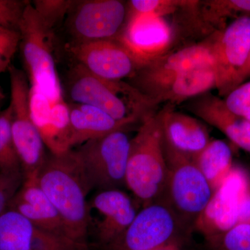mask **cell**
Listing matches in <instances>:
<instances>
[{"label":"cell","instance_id":"6da1fadb","mask_svg":"<svg viewBox=\"0 0 250 250\" xmlns=\"http://www.w3.org/2000/svg\"><path fill=\"white\" fill-rule=\"evenodd\" d=\"M36 179L72 239L90 246L87 196L91 191L74 149L60 154L47 153Z\"/></svg>","mask_w":250,"mask_h":250},{"label":"cell","instance_id":"7a4b0ae2","mask_svg":"<svg viewBox=\"0 0 250 250\" xmlns=\"http://www.w3.org/2000/svg\"><path fill=\"white\" fill-rule=\"evenodd\" d=\"M65 81L68 103L95 106L132 125L154 114L156 104L134 85L95 76L77 62L69 69Z\"/></svg>","mask_w":250,"mask_h":250},{"label":"cell","instance_id":"3957f363","mask_svg":"<svg viewBox=\"0 0 250 250\" xmlns=\"http://www.w3.org/2000/svg\"><path fill=\"white\" fill-rule=\"evenodd\" d=\"M167 175L164 136L154 113L140 123L130 141L126 188L143 207L164 196Z\"/></svg>","mask_w":250,"mask_h":250},{"label":"cell","instance_id":"277c9868","mask_svg":"<svg viewBox=\"0 0 250 250\" xmlns=\"http://www.w3.org/2000/svg\"><path fill=\"white\" fill-rule=\"evenodd\" d=\"M19 48L31 86L42 92L52 104L64 100L55 60V30L34 7L26 6L20 23Z\"/></svg>","mask_w":250,"mask_h":250},{"label":"cell","instance_id":"5b68a950","mask_svg":"<svg viewBox=\"0 0 250 250\" xmlns=\"http://www.w3.org/2000/svg\"><path fill=\"white\" fill-rule=\"evenodd\" d=\"M167 166L164 199L188 231L213 197V190L192 159L164 143Z\"/></svg>","mask_w":250,"mask_h":250},{"label":"cell","instance_id":"8992f818","mask_svg":"<svg viewBox=\"0 0 250 250\" xmlns=\"http://www.w3.org/2000/svg\"><path fill=\"white\" fill-rule=\"evenodd\" d=\"M126 129L90 140L74 149L90 191L123 190L130 141Z\"/></svg>","mask_w":250,"mask_h":250},{"label":"cell","instance_id":"52a82bcc","mask_svg":"<svg viewBox=\"0 0 250 250\" xmlns=\"http://www.w3.org/2000/svg\"><path fill=\"white\" fill-rule=\"evenodd\" d=\"M249 223L250 174L243 167L233 166L197 218L194 229L208 241L236 225Z\"/></svg>","mask_w":250,"mask_h":250},{"label":"cell","instance_id":"ba28073f","mask_svg":"<svg viewBox=\"0 0 250 250\" xmlns=\"http://www.w3.org/2000/svg\"><path fill=\"white\" fill-rule=\"evenodd\" d=\"M189 232L162 197L143 206L121 236L95 250H156L177 240H184Z\"/></svg>","mask_w":250,"mask_h":250},{"label":"cell","instance_id":"9c48e42d","mask_svg":"<svg viewBox=\"0 0 250 250\" xmlns=\"http://www.w3.org/2000/svg\"><path fill=\"white\" fill-rule=\"evenodd\" d=\"M9 73L11 133L24 177L37 175L47 156L46 147L31 118L29 106V78L27 74L11 64Z\"/></svg>","mask_w":250,"mask_h":250},{"label":"cell","instance_id":"30bf717a","mask_svg":"<svg viewBox=\"0 0 250 250\" xmlns=\"http://www.w3.org/2000/svg\"><path fill=\"white\" fill-rule=\"evenodd\" d=\"M219 96L226 97L250 75V18L234 20L210 41Z\"/></svg>","mask_w":250,"mask_h":250},{"label":"cell","instance_id":"8fae6325","mask_svg":"<svg viewBox=\"0 0 250 250\" xmlns=\"http://www.w3.org/2000/svg\"><path fill=\"white\" fill-rule=\"evenodd\" d=\"M127 3L119 0L72 1L65 26L72 43L117 39L127 19Z\"/></svg>","mask_w":250,"mask_h":250},{"label":"cell","instance_id":"7c38bea8","mask_svg":"<svg viewBox=\"0 0 250 250\" xmlns=\"http://www.w3.org/2000/svg\"><path fill=\"white\" fill-rule=\"evenodd\" d=\"M139 206L123 190L95 192L88 200V236L92 248L101 249L121 236L134 220Z\"/></svg>","mask_w":250,"mask_h":250},{"label":"cell","instance_id":"4fadbf2b","mask_svg":"<svg viewBox=\"0 0 250 250\" xmlns=\"http://www.w3.org/2000/svg\"><path fill=\"white\" fill-rule=\"evenodd\" d=\"M66 47L75 62L105 80L131 79L141 68L134 56L117 39L70 42Z\"/></svg>","mask_w":250,"mask_h":250},{"label":"cell","instance_id":"5bb4252c","mask_svg":"<svg viewBox=\"0 0 250 250\" xmlns=\"http://www.w3.org/2000/svg\"><path fill=\"white\" fill-rule=\"evenodd\" d=\"M142 67L167 54L173 31L165 18L153 14L128 16L117 38Z\"/></svg>","mask_w":250,"mask_h":250},{"label":"cell","instance_id":"9a60e30c","mask_svg":"<svg viewBox=\"0 0 250 250\" xmlns=\"http://www.w3.org/2000/svg\"><path fill=\"white\" fill-rule=\"evenodd\" d=\"M216 83L214 66H207L134 86L156 104L166 102L173 105L208 93L211 88L216 87Z\"/></svg>","mask_w":250,"mask_h":250},{"label":"cell","instance_id":"2e32d148","mask_svg":"<svg viewBox=\"0 0 250 250\" xmlns=\"http://www.w3.org/2000/svg\"><path fill=\"white\" fill-rule=\"evenodd\" d=\"M157 115L164 143L176 152L193 159L211 141L207 128L193 117L170 107Z\"/></svg>","mask_w":250,"mask_h":250},{"label":"cell","instance_id":"e0dca14e","mask_svg":"<svg viewBox=\"0 0 250 250\" xmlns=\"http://www.w3.org/2000/svg\"><path fill=\"white\" fill-rule=\"evenodd\" d=\"M36 176L24 177L9 208L21 213L39 228L72 239L57 209L38 184Z\"/></svg>","mask_w":250,"mask_h":250},{"label":"cell","instance_id":"ac0fdd59","mask_svg":"<svg viewBox=\"0 0 250 250\" xmlns=\"http://www.w3.org/2000/svg\"><path fill=\"white\" fill-rule=\"evenodd\" d=\"M190 109L223 133L237 147L250 154V121L230 111L224 99L208 92L192 102Z\"/></svg>","mask_w":250,"mask_h":250},{"label":"cell","instance_id":"d6986e66","mask_svg":"<svg viewBox=\"0 0 250 250\" xmlns=\"http://www.w3.org/2000/svg\"><path fill=\"white\" fill-rule=\"evenodd\" d=\"M207 66H214L210 41L167 53L141 67L131 79H134L133 85H136Z\"/></svg>","mask_w":250,"mask_h":250},{"label":"cell","instance_id":"ffe728a7","mask_svg":"<svg viewBox=\"0 0 250 250\" xmlns=\"http://www.w3.org/2000/svg\"><path fill=\"white\" fill-rule=\"evenodd\" d=\"M67 103L70 111L71 149L117 130L127 129L132 125L118 121L95 106L83 104Z\"/></svg>","mask_w":250,"mask_h":250},{"label":"cell","instance_id":"44dd1931","mask_svg":"<svg viewBox=\"0 0 250 250\" xmlns=\"http://www.w3.org/2000/svg\"><path fill=\"white\" fill-rule=\"evenodd\" d=\"M192 160L214 192L234 166L231 148L222 140H211L208 146Z\"/></svg>","mask_w":250,"mask_h":250},{"label":"cell","instance_id":"7402d4cb","mask_svg":"<svg viewBox=\"0 0 250 250\" xmlns=\"http://www.w3.org/2000/svg\"><path fill=\"white\" fill-rule=\"evenodd\" d=\"M35 227L16 210H6L0 215V250H31Z\"/></svg>","mask_w":250,"mask_h":250},{"label":"cell","instance_id":"603a6c76","mask_svg":"<svg viewBox=\"0 0 250 250\" xmlns=\"http://www.w3.org/2000/svg\"><path fill=\"white\" fill-rule=\"evenodd\" d=\"M197 14L206 25L221 31L228 19L250 18V0H209L199 1Z\"/></svg>","mask_w":250,"mask_h":250},{"label":"cell","instance_id":"cb8c5ba5","mask_svg":"<svg viewBox=\"0 0 250 250\" xmlns=\"http://www.w3.org/2000/svg\"><path fill=\"white\" fill-rule=\"evenodd\" d=\"M22 172L11 133V108L0 110V172Z\"/></svg>","mask_w":250,"mask_h":250},{"label":"cell","instance_id":"d4e9b609","mask_svg":"<svg viewBox=\"0 0 250 250\" xmlns=\"http://www.w3.org/2000/svg\"><path fill=\"white\" fill-rule=\"evenodd\" d=\"M195 1L177 0H131L127 3L128 16L153 14L164 17L174 14L179 9H186Z\"/></svg>","mask_w":250,"mask_h":250},{"label":"cell","instance_id":"484cf974","mask_svg":"<svg viewBox=\"0 0 250 250\" xmlns=\"http://www.w3.org/2000/svg\"><path fill=\"white\" fill-rule=\"evenodd\" d=\"M207 242L211 250H250V223L236 225Z\"/></svg>","mask_w":250,"mask_h":250},{"label":"cell","instance_id":"4316f807","mask_svg":"<svg viewBox=\"0 0 250 250\" xmlns=\"http://www.w3.org/2000/svg\"><path fill=\"white\" fill-rule=\"evenodd\" d=\"M72 3L71 0H35L31 1L38 14L54 30L61 22L65 21Z\"/></svg>","mask_w":250,"mask_h":250},{"label":"cell","instance_id":"83f0119b","mask_svg":"<svg viewBox=\"0 0 250 250\" xmlns=\"http://www.w3.org/2000/svg\"><path fill=\"white\" fill-rule=\"evenodd\" d=\"M29 1L0 0V28L17 30Z\"/></svg>","mask_w":250,"mask_h":250},{"label":"cell","instance_id":"f1b7e54d","mask_svg":"<svg viewBox=\"0 0 250 250\" xmlns=\"http://www.w3.org/2000/svg\"><path fill=\"white\" fill-rule=\"evenodd\" d=\"M19 43V31L0 28V74L8 71Z\"/></svg>","mask_w":250,"mask_h":250},{"label":"cell","instance_id":"f546056e","mask_svg":"<svg viewBox=\"0 0 250 250\" xmlns=\"http://www.w3.org/2000/svg\"><path fill=\"white\" fill-rule=\"evenodd\" d=\"M22 172H0V215L9 208L11 200L24 182Z\"/></svg>","mask_w":250,"mask_h":250},{"label":"cell","instance_id":"4dcf8cb0","mask_svg":"<svg viewBox=\"0 0 250 250\" xmlns=\"http://www.w3.org/2000/svg\"><path fill=\"white\" fill-rule=\"evenodd\" d=\"M227 107L244 117L250 110V82L238 85L224 99Z\"/></svg>","mask_w":250,"mask_h":250},{"label":"cell","instance_id":"1f68e13d","mask_svg":"<svg viewBox=\"0 0 250 250\" xmlns=\"http://www.w3.org/2000/svg\"><path fill=\"white\" fill-rule=\"evenodd\" d=\"M184 240H177L156 250H182Z\"/></svg>","mask_w":250,"mask_h":250},{"label":"cell","instance_id":"d6a6232c","mask_svg":"<svg viewBox=\"0 0 250 250\" xmlns=\"http://www.w3.org/2000/svg\"><path fill=\"white\" fill-rule=\"evenodd\" d=\"M6 98V95L3 91L2 88H1V85H0V103H3V100Z\"/></svg>","mask_w":250,"mask_h":250},{"label":"cell","instance_id":"836d02e7","mask_svg":"<svg viewBox=\"0 0 250 250\" xmlns=\"http://www.w3.org/2000/svg\"><path fill=\"white\" fill-rule=\"evenodd\" d=\"M245 118H247L248 121H250V110L248 113H246V116H244Z\"/></svg>","mask_w":250,"mask_h":250},{"label":"cell","instance_id":"e575fe53","mask_svg":"<svg viewBox=\"0 0 250 250\" xmlns=\"http://www.w3.org/2000/svg\"><path fill=\"white\" fill-rule=\"evenodd\" d=\"M2 104L3 103H0V110H1V107H2Z\"/></svg>","mask_w":250,"mask_h":250},{"label":"cell","instance_id":"d590c367","mask_svg":"<svg viewBox=\"0 0 250 250\" xmlns=\"http://www.w3.org/2000/svg\"></svg>","mask_w":250,"mask_h":250}]
</instances>
